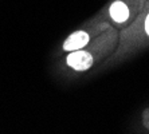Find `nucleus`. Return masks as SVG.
<instances>
[{
  "mask_svg": "<svg viewBox=\"0 0 149 134\" xmlns=\"http://www.w3.org/2000/svg\"><path fill=\"white\" fill-rule=\"evenodd\" d=\"M66 62L69 67H71L75 71H86L93 65V56L87 51L75 50V51H70L66 58Z\"/></svg>",
  "mask_w": 149,
  "mask_h": 134,
  "instance_id": "obj_1",
  "label": "nucleus"
},
{
  "mask_svg": "<svg viewBox=\"0 0 149 134\" xmlns=\"http://www.w3.org/2000/svg\"><path fill=\"white\" fill-rule=\"evenodd\" d=\"M89 43V34L85 31H75L63 42V50L65 51H75Z\"/></svg>",
  "mask_w": 149,
  "mask_h": 134,
  "instance_id": "obj_2",
  "label": "nucleus"
},
{
  "mask_svg": "<svg viewBox=\"0 0 149 134\" xmlns=\"http://www.w3.org/2000/svg\"><path fill=\"white\" fill-rule=\"evenodd\" d=\"M109 12H110L111 19L116 23H124V22L128 20V17H129V8L122 1H114L110 6Z\"/></svg>",
  "mask_w": 149,
  "mask_h": 134,
  "instance_id": "obj_3",
  "label": "nucleus"
},
{
  "mask_svg": "<svg viewBox=\"0 0 149 134\" xmlns=\"http://www.w3.org/2000/svg\"><path fill=\"white\" fill-rule=\"evenodd\" d=\"M142 124L146 129H149V109L142 113Z\"/></svg>",
  "mask_w": 149,
  "mask_h": 134,
  "instance_id": "obj_4",
  "label": "nucleus"
},
{
  "mask_svg": "<svg viewBox=\"0 0 149 134\" xmlns=\"http://www.w3.org/2000/svg\"><path fill=\"white\" fill-rule=\"evenodd\" d=\"M145 31H146V34H148V36H149V14H148V16H146V19H145Z\"/></svg>",
  "mask_w": 149,
  "mask_h": 134,
  "instance_id": "obj_5",
  "label": "nucleus"
}]
</instances>
